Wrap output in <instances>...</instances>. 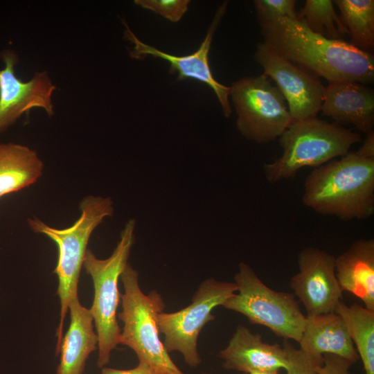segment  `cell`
Wrapping results in <instances>:
<instances>
[{
    "label": "cell",
    "mask_w": 374,
    "mask_h": 374,
    "mask_svg": "<svg viewBox=\"0 0 374 374\" xmlns=\"http://www.w3.org/2000/svg\"><path fill=\"white\" fill-rule=\"evenodd\" d=\"M260 26L268 47L314 75L328 82H373V54L315 33L299 19L280 18Z\"/></svg>",
    "instance_id": "1"
},
{
    "label": "cell",
    "mask_w": 374,
    "mask_h": 374,
    "mask_svg": "<svg viewBox=\"0 0 374 374\" xmlns=\"http://www.w3.org/2000/svg\"><path fill=\"white\" fill-rule=\"evenodd\" d=\"M303 204L344 221L374 213V157L357 150L314 168L306 177Z\"/></svg>",
    "instance_id": "2"
},
{
    "label": "cell",
    "mask_w": 374,
    "mask_h": 374,
    "mask_svg": "<svg viewBox=\"0 0 374 374\" xmlns=\"http://www.w3.org/2000/svg\"><path fill=\"white\" fill-rule=\"evenodd\" d=\"M362 141L359 134L317 118L292 123L279 137L281 155L263 166L270 184L294 177L303 168H317L346 155Z\"/></svg>",
    "instance_id": "3"
},
{
    "label": "cell",
    "mask_w": 374,
    "mask_h": 374,
    "mask_svg": "<svg viewBox=\"0 0 374 374\" xmlns=\"http://www.w3.org/2000/svg\"><path fill=\"white\" fill-rule=\"evenodd\" d=\"M80 216L71 226L56 229L34 217L28 226L37 233L53 240L57 247L58 257L54 273L58 278L57 294L60 301V319L57 330L56 354H59L64 319L71 300L78 296V285L89 238L106 217L114 214L110 197L89 195L80 203Z\"/></svg>",
    "instance_id": "4"
},
{
    "label": "cell",
    "mask_w": 374,
    "mask_h": 374,
    "mask_svg": "<svg viewBox=\"0 0 374 374\" xmlns=\"http://www.w3.org/2000/svg\"><path fill=\"white\" fill-rule=\"evenodd\" d=\"M124 292L121 295L123 323L120 344L132 349L139 362L162 374H185L173 362L160 339L157 319L163 312L161 295L153 290L144 294L139 286V272L127 264L121 276Z\"/></svg>",
    "instance_id": "5"
},
{
    "label": "cell",
    "mask_w": 374,
    "mask_h": 374,
    "mask_svg": "<svg viewBox=\"0 0 374 374\" xmlns=\"http://www.w3.org/2000/svg\"><path fill=\"white\" fill-rule=\"evenodd\" d=\"M136 221L130 219L120 235V240L112 255L99 259L87 249L83 266L91 276L94 287L92 306L89 309L98 336V366L103 368L109 362L112 351L120 344L121 329L116 319V311L121 294L118 280L128 264V258L134 243Z\"/></svg>",
    "instance_id": "6"
},
{
    "label": "cell",
    "mask_w": 374,
    "mask_h": 374,
    "mask_svg": "<svg viewBox=\"0 0 374 374\" xmlns=\"http://www.w3.org/2000/svg\"><path fill=\"white\" fill-rule=\"evenodd\" d=\"M236 292L222 306L245 316L253 324L268 328L285 340L299 342L306 315L294 294L267 287L247 263L240 262L234 277Z\"/></svg>",
    "instance_id": "7"
},
{
    "label": "cell",
    "mask_w": 374,
    "mask_h": 374,
    "mask_svg": "<svg viewBox=\"0 0 374 374\" xmlns=\"http://www.w3.org/2000/svg\"><path fill=\"white\" fill-rule=\"evenodd\" d=\"M229 96L237 114L236 127L248 140L269 143L293 122L284 96L264 73L233 82Z\"/></svg>",
    "instance_id": "8"
},
{
    "label": "cell",
    "mask_w": 374,
    "mask_h": 374,
    "mask_svg": "<svg viewBox=\"0 0 374 374\" xmlns=\"http://www.w3.org/2000/svg\"><path fill=\"white\" fill-rule=\"evenodd\" d=\"M237 291L234 282L220 281L209 278L203 281L187 307L173 312H162L157 326L163 335V345L169 352L178 351L190 367L202 362L197 350V340L204 326L215 317L213 310L233 296Z\"/></svg>",
    "instance_id": "9"
},
{
    "label": "cell",
    "mask_w": 374,
    "mask_h": 374,
    "mask_svg": "<svg viewBox=\"0 0 374 374\" xmlns=\"http://www.w3.org/2000/svg\"><path fill=\"white\" fill-rule=\"evenodd\" d=\"M284 96L293 121L317 118L323 99L325 86L319 78L278 55L259 42L253 55Z\"/></svg>",
    "instance_id": "10"
},
{
    "label": "cell",
    "mask_w": 374,
    "mask_h": 374,
    "mask_svg": "<svg viewBox=\"0 0 374 374\" xmlns=\"http://www.w3.org/2000/svg\"><path fill=\"white\" fill-rule=\"evenodd\" d=\"M299 271L290 285L303 303L307 315L335 312L341 301L342 293L335 274V257L314 247L298 253Z\"/></svg>",
    "instance_id": "11"
},
{
    "label": "cell",
    "mask_w": 374,
    "mask_h": 374,
    "mask_svg": "<svg viewBox=\"0 0 374 374\" xmlns=\"http://www.w3.org/2000/svg\"><path fill=\"white\" fill-rule=\"evenodd\" d=\"M228 1H224L218 8L213 20L207 31L206 35L193 53L184 56H177L161 51L156 48L140 41L130 29L127 23L123 20L126 29L124 38L134 44L130 55L134 59H143L147 55L168 61L170 65V73H178V80L192 78L206 84L217 96L226 117H229L232 109L229 103V96L230 87L224 86L218 82L213 77L208 62V54L215 31L227 9Z\"/></svg>",
    "instance_id": "12"
},
{
    "label": "cell",
    "mask_w": 374,
    "mask_h": 374,
    "mask_svg": "<svg viewBox=\"0 0 374 374\" xmlns=\"http://www.w3.org/2000/svg\"><path fill=\"white\" fill-rule=\"evenodd\" d=\"M5 68L0 70V134L15 123L24 112L39 107L49 116L54 114L52 94L56 87L46 71L37 72L28 82H23L15 73L18 58L15 53H1Z\"/></svg>",
    "instance_id": "13"
},
{
    "label": "cell",
    "mask_w": 374,
    "mask_h": 374,
    "mask_svg": "<svg viewBox=\"0 0 374 374\" xmlns=\"http://www.w3.org/2000/svg\"><path fill=\"white\" fill-rule=\"evenodd\" d=\"M320 112L334 123L353 125L366 135L373 132V89L355 81L328 82Z\"/></svg>",
    "instance_id": "14"
},
{
    "label": "cell",
    "mask_w": 374,
    "mask_h": 374,
    "mask_svg": "<svg viewBox=\"0 0 374 374\" xmlns=\"http://www.w3.org/2000/svg\"><path fill=\"white\" fill-rule=\"evenodd\" d=\"M219 356L223 359L222 366L244 373L255 371L285 369L287 353L278 344L263 341L258 333H253L246 326L239 324L226 348Z\"/></svg>",
    "instance_id": "15"
},
{
    "label": "cell",
    "mask_w": 374,
    "mask_h": 374,
    "mask_svg": "<svg viewBox=\"0 0 374 374\" xmlns=\"http://www.w3.org/2000/svg\"><path fill=\"white\" fill-rule=\"evenodd\" d=\"M300 349L314 359L323 361V355L332 354L353 364L359 355L343 319L336 312L306 316Z\"/></svg>",
    "instance_id": "16"
},
{
    "label": "cell",
    "mask_w": 374,
    "mask_h": 374,
    "mask_svg": "<svg viewBox=\"0 0 374 374\" xmlns=\"http://www.w3.org/2000/svg\"><path fill=\"white\" fill-rule=\"evenodd\" d=\"M335 274L342 292L353 294L374 310L373 239H359L335 258Z\"/></svg>",
    "instance_id": "17"
},
{
    "label": "cell",
    "mask_w": 374,
    "mask_h": 374,
    "mask_svg": "<svg viewBox=\"0 0 374 374\" xmlns=\"http://www.w3.org/2000/svg\"><path fill=\"white\" fill-rule=\"evenodd\" d=\"M70 325L62 339L60 363L56 374H82L90 353L98 348L90 310L81 305L78 295L69 304Z\"/></svg>",
    "instance_id": "18"
},
{
    "label": "cell",
    "mask_w": 374,
    "mask_h": 374,
    "mask_svg": "<svg viewBox=\"0 0 374 374\" xmlns=\"http://www.w3.org/2000/svg\"><path fill=\"white\" fill-rule=\"evenodd\" d=\"M43 169L35 150L13 143L0 144V198L35 183Z\"/></svg>",
    "instance_id": "19"
},
{
    "label": "cell",
    "mask_w": 374,
    "mask_h": 374,
    "mask_svg": "<svg viewBox=\"0 0 374 374\" xmlns=\"http://www.w3.org/2000/svg\"><path fill=\"white\" fill-rule=\"evenodd\" d=\"M335 312L346 325L365 374H374V310L357 303L348 306L341 301Z\"/></svg>",
    "instance_id": "20"
},
{
    "label": "cell",
    "mask_w": 374,
    "mask_h": 374,
    "mask_svg": "<svg viewBox=\"0 0 374 374\" xmlns=\"http://www.w3.org/2000/svg\"><path fill=\"white\" fill-rule=\"evenodd\" d=\"M340 19L355 47L369 52L374 47V1L335 0Z\"/></svg>",
    "instance_id": "21"
},
{
    "label": "cell",
    "mask_w": 374,
    "mask_h": 374,
    "mask_svg": "<svg viewBox=\"0 0 374 374\" xmlns=\"http://www.w3.org/2000/svg\"><path fill=\"white\" fill-rule=\"evenodd\" d=\"M298 19L314 33L328 39L344 40L348 35L331 0H306Z\"/></svg>",
    "instance_id": "22"
},
{
    "label": "cell",
    "mask_w": 374,
    "mask_h": 374,
    "mask_svg": "<svg viewBox=\"0 0 374 374\" xmlns=\"http://www.w3.org/2000/svg\"><path fill=\"white\" fill-rule=\"evenodd\" d=\"M295 0H255L253 5L260 24L280 18L298 19Z\"/></svg>",
    "instance_id": "23"
},
{
    "label": "cell",
    "mask_w": 374,
    "mask_h": 374,
    "mask_svg": "<svg viewBox=\"0 0 374 374\" xmlns=\"http://www.w3.org/2000/svg\"><path fill=\"white\" fill-rule=\"evenodd\" d=\"M283 346L287 356V374H318L317 367L323 361L314 359L300 348H296L288 340H284Z\"/></svg>",
    "instance_id": "24"
},
{
    "label": "cell",
    "mask_w": 374,
    "mask_h": 374,
    "mask_svg": "<svg viewBox=\"0 0 374 374\" xmlns=\"http://www.w3.org/2000/svg\"><path fill=\"white\" fill-rule=\"evenodd\" d=\"M143 8L150 10L172 22L179 21L188 10V0H136Z\"/></svg>",
    "instance_id": "25"
},
{
    "label": "cell",
    "mask_w": 374,
    "mask_h": 374,
    "mask_svg": "<svg viewBox=\"0 0 374 374\" xmlns=\"http://www.w3.org/2000/svg\"><path fill=\"white\" fill-rule=\"evenodd\" d=\"M352 364L351 362L340 356L325 354L322 364L317 367V371L318 374H350Z\"/></svg>",
    "instance_id": "26"
},
{
    "label": "cell",
    "mask_w": 374,
    "mask_h": 374,
    "mask_svg": "<svg viewBox=\"0 0 374 374\" xmlns=\"http://www.w3.org/2000/svg\"><path fill=\"white\" fill-rule=\"evenodd\" d=\"M101 374H162L150 366L139 363L134 368L127 370L116 369L112 368L103 367Z\"/></svg>",
    "instance_id": "27"
},
{
    "label": "cell",
    "mask_w": 374,
    "mask_h": 374,
    "mask_svg": "<svg viewBox=\"0 0 374 374\" xmlns=\"http://www.w3.org/2000/svg\"><path fill=\"white\" fill-rule=\"evenodd\" d=\"M243 374H279V371L276 370H265V371H255L248 373Z\"/></svg>",
    "instance_id": "28"
},
{
    "label": "cell",
    "mask_w": 374,
    "mask_h": 374,
    "mask_svg": "<svg viewBox=\"0 0 374 374\" xmlns=\"http://www.w3.org/2000/svg\"><path fill=\"white\" fill-rule=\"evenodd\" d=\"M204 374H209V373H204Z\"/></svg>",
    "instance_id": "29"
}]
</instances>
